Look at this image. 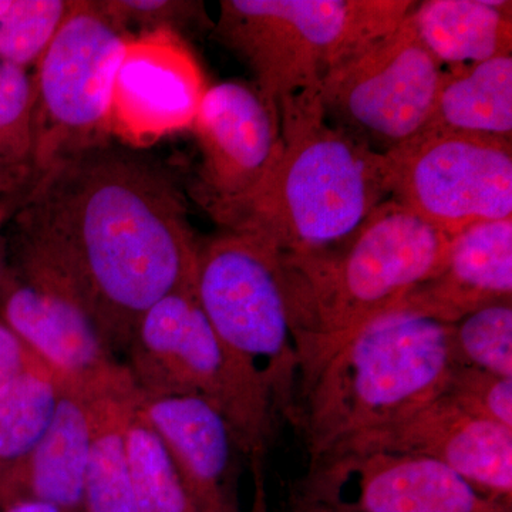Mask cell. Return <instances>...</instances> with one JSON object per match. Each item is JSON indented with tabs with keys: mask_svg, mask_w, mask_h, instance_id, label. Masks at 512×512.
I'll use <instances>...</instances> for the list:
<instances>
[{
	"mask_svg": "<svg viewBox=\"0 0 512 512\" xmlns=\"http://www.w3.org/2000/svg\"><path fill=\"white\" fill-rule=\"evenodd\" d=\"M15 211L18 274L67 293L114 353L158 301L194 291L200 242L183 194L134 148L107 140L60 158Z\"/></svg>",
	"mask_w": 512,
	"mask_h": 512,
	"instance_id": "6da1fadb",
	"label": "cell"
},
{
	"mask_svg": "<svg viewBox=\"0 0 512 512\" xmlns=\"http://www.w3.org/2000/svg\"><path fill=\"white\" fill-rule=\"evenodd\" d=\"M453 237L389 198L339 244L276 255L299 357L296 402L357 329L434 275Z\"/></svg>",
	"mask_w": 512,
	"mask_h": 512,
	"instance_id": "7a4b0ae2",
	"label": "cell"
},
{
	"mask_svg": "<svg viewBox=\"0 0 512 512\" xmlns=\"http://www.w3.org/2000/svg\"><path fill=\"white\" fill-rule=\"evenodd\" d=\"M451 335L453 323L399 306L357 329L296 402L311 463L440 397L456 367Z\"/></svg>",
	"mask_w": 512,
	"mask_h": 512,
	"instance_id": "3957f363",
	"label": "cell"
},
{
	"mask_svg": "<svg viewBox=\"0 0 512 512\" xmlns=\"http://www.w3.org/2000/svg\"><path fill=\"white\" fill-rule=\"evenodd\" d=\"M410 0H224L215 35L254 73L285 141L325 123L323 83L340 63L396 28Z\"/></svg>",
	"mask_w": 512,
	"mask_h": 512,
	"instance_id": "277c9868",
	"label": "cell"
},
{
	"mask_svg": "<svg viewBox=\"0 0 512 512\" xmlns=\"http://www.w3.org/2000/svg\"><path fill=\"white\" fill-rule=\"evenodd\" d=\"M389 198L384 154L325 121L285 141L278 164L251 194L207 210L225 231L295 256L339 244Z\"/></svg>",
	"mask_w": 512,
	"mask_h": 512,
	"instance_id": "5b68a950",
	"label": "cell"
},
{
	"mask_svg": "<svg viewBox=\"0 0 512 512\" xmlns=\"http://www.w3.org/2000/svg\"><path fill=\"white\" fill-rule=\"evenodd\" d=\"M124 353L138 393L200 397L227 417L251 460L264 456L282 419L274 396L217 335L194 291L171 293L148 309Z\"/></svg>",
	"mask_w": 512,
	"mask_h": 512,
	"instance_id": "8992f818",
	"label": "cell"
},
{
	"mask_svg": "<svg viewBox=\"0 0 512 512\" xmlns=\"http://www.w3.org/2000/svg\"><path fill=\"white\" fill-rule=\"evenodd\" d=\"M195 298L217 335L258 370L282 419L293 421L299 357L274 249L224 231L198 247Z\"/></svg>",
	"mask_w": 512,
	"mask_h": 512,
	"instance_id": "52a82bcc",
	"label": "cell"
},
{
	"mask_svg": "<svg viewBox=\"0 0 512 512\" xmlns=\"http://www.w3.org/2000/svg\"><path fill=\"white\" fill-rule=\"evenodd\" d=\"M130 35L99 2H72L33 76V171L109 140L114 83Z\"/></svg>",
	"mask_w": 512,
	"mask_h": 512,
	"instance_id": "ba28073f",
	"label": "cell"
},
{
	"mask_svg": "<svg viewBox=\"0 0 512 512\" xmlns=\"http://www.w3.org/2000/svg\"><path fill=\"white\" fill-rule=\"evenodd\" d=\"M447 74L407 15L328 74L323 83L325 119L387 153L423 128Z\"/></svg>",
	"mask_w": 512,
	"mask_h": 512,
	"instance_id": "9c48e42d",
	"label": "cell"
},
{
	"mask_svg": "<svg viewBox=\"0 0 512 512\" xmlns=\"http://www.w3.org/2000/svg\"><path fill=\"white\" fill-rule=\"evenodd\" d=\"M384 157L390 197L448 235L512 218V141L417 133Z\"/></svg>",
	"mask_w": 512,
	"mask_h": 512,
	"instance_id": "30bf717a",
	"label": "cell"
},
{
	"mask_svg": "<svg viewBox=\"0 0 512 512\" xmlns=\"http://www.w3.org/2000/svg\"><path fill=\"white\" fill-rule=\"evenodd\" d=\"M301 497L349 512H512L439 461L387 451L312 461Z\"/></svg>",
	"mask_w": 512,
	"mask_h": 512,
	"instance_id": "8fae6325",
	"label": "cell"
},
{
	"mask_svg": "<svg viewBox=\"0 0 512 512\" xmlns=\"http://www.w3.org/2000/svg\"><path fill=\"white\" fill-rule=\"evenodd\" d=\"M191 128L202 153L201 201L205 208L247 197L284 153L275 107L255 86L245 83L208 87Z\"/></svg>",
	"mask_w": 512,
	"mask_h": 512,
	"instance_id": "7c38bea8",
	"label": "cell"
},
{
	"mask_svg": "<svg viewBox=\"0 0 512 512\" xmlns=\"http://www.w3.org/2000/svg\"><path fill=\"white\" fill-rule=\"evenodd\" d=\"M2 322L64 383L109 390L134 383L92 318L49 282L8 271L0 291Z\"/></svg>",
	"mask_w": 512,
	"mask_h": 512,
	"instance_id": "4fadbf2b",
	"label": "cell"
},
{
	"mask_svg": "<svg viewBox=\"0 0 512 512\" xmlns=\"http://www.w3.org/2000/svg\"><path fill=\"white\" fill-rule=\"evenodd\" d=\"M345 451L429 457L484 494L512 504V430L471 416L444 394L404 419L360 434L326 454Z\"/></svg>",
	"mask_w": 512,
	"mask_h": 512,
	"instance_id": "5bb4252c",
	"label": "cell"
},
{
	"mask_svg": "<svg viewBox=\"0 0 512 512\" xmlns=\"http://www.w3.org/2000/svg\"><path fill=\"white\" fill-rule=\"evenodd\" d=\"M197 60L171 29L128 39L111 103V131L136 146L191 128L205 90Z\"/></svg>",
	"mask_w": 512,
	"mask_h": 512,
	"instance_id": "9a60e30c",
	"label": "cell"
},
{
	"mask_svg": "<svg viewBox=\"0 0 512 512\" xmlns=\"http://www.w3.org/2000/svg\"><path fill=\"white\" fill-rule=\"evenodd\" d=\"M137 413L163 440L197 512H239L238 480L247 456L231 423L194 396H144Z\"/></svg>",
	"mask_w": 512,
	"mask_h": 512,
	"instance_id": "2e32d148",
	"label": "cell"
},
{
	"mask_svg": "<svg viewBox=\"0 0 512 512\" xmlns=\"http://www.w3.org/2000/svg\"><path fill=\"white\" fill-rule=\"evenodd\" d=\"M505 299H512V218L458 232L434 275L394 306L456 323Z\"/></svg>",
	"mask_w": 512,
	"mask_h": 512,
	"instance_id": "e0dca14e",
	"label": "cell"
},
{
	"mask_svg": "<svg viewBox=\"0 0 512 512\" xmlns=\"http://www.w3.org/2000/svg\"><path fill=\"white\" fill-rule=\"evenodd\" d=\"M100 392L104 390L63 384L62 399L45 436L28 456L0 474L9 505L40 501L82 512L84 474L92 444L93 399Z\"/></svg>",
	"mask_w": 512,
	"mask_h": 512,
	"instance_id": "ac0fdd59",
	"label": "cell"
},
{
	"mask_svg": "<svg viewBox=\"0 0 512 512\" xmlns=\"http://www.w3.org/2000/svg\"><path fill=\"white\" fill-rule=\"evenodd\" d=\"M511 12L504 0H426L409 19L431 56L454 70L511 53Z\"/></svg>",
	"mask_w": 512,
	"mask_h": 512,
	"instance_id": "d6986e66",
	"label": "cell"
},
{
	"mask_svg": "<svg viewBox=\"0 0 512 512\" xmlns=\"http://www.w3.org/2000/svg\"><path fill=\"white\" fill-rule=\"evenodd\" d=\"M419 133L512 141V53L450 70Z\"/></svg>",
	"mask_w": 512,
	"mask_h": 512,
	"instance_id": "ffe728a7",
	"label": "cell"
},
{
	"mask_svg": "<svg viewBox=\"0 0 512 512\" xmlns=\"http://www.w3.org/2000/svg\"><path fill=\"white\" fill-rule=\"evenodd\" d=\"M136 399L134 383L94 396L92 444L84 474L82 512H138L124 439Z\"/></svg>",
	"mask_w": 512,
	"mask_h": 512,
	"instance_id": "44dd1931",
	"label": "cell"
},
{
	"mask_svg": "<svg viewBox=\"0 0 512 512\" xmlns=\"http://www.w3.org/2000/svg\"><path fill=\"white\" fill-rule=\"evenodd\" d=\"M63 380L39 362L0 389V474L28 456L52 424Z\"/></svg>",
	"mask_w": 512,
	"mask_h": 512,
	"instance_id": "7402d4cb",
	"label": "cell"
},
{
	"mask_svg": "<svg viewBox=\"0 0 512 512\" xmlns=\"http://www.w3.org/2000/svg\"><path fill=\"white\" fill-rule=\"evenodd\" d=\"M126 453L138 512H197L163 440L137 413L126 424Z\"/></svg>",
	"mask_w": 512,
	"mask_h": 512,
	"instance_id": "603a6c76",
	"label": "cell"
},
{
	"mask_svg": "<svg viewBox=\"0 0 512 512\" xmlns=\"http://www.w3.org/2000/svg\"><path fill=\"white\" fill-rule=\"evenodd\" d=\"M456 366L512 379V299L491 303L453 323Z\"/></svg>",
	"mask_w": 512,
	"mask_h": 512,
	"instance_id": "cb8c5ba5",
	"label": "cell"
},
{
	"mask_svg": "<svg viewBox=\"0 0 512 512\" xmlns=\"http://www.w3.org/2000/svg\"><path fill=\"white\" fill-rule=\"evenodd\" d=\"M70 6L67 0H9L0 18V59L25 69L37 64Z\"/></svg>",
	"mask_w": 512,
	"mask_h": 512,
	"instance_id": "d4e9b609",
	"label": "cell"
},
{
	"mask_svg": "<svg viewBox=\"0 0 512 512\" xmlns=\"http://www.w3.org/2000/svg\"><path fill=\"white\" fill-rule=\"evenodd\" d=\"M35 106V79L28 69L0 59V160L32 171Z\"/></svg>",
	"mask_w": 512,
	"mask_h": 512,
	"instance_id": "484cf974",
	"label": "cell"
},
{
	"mask_svg": "<svg viewBox=\"0 0 512 512\" xmlns=\"http://www.w3.org/2000/svg\"><path fill=\"white\" fill-rule=\"evenodd\" d=\"M443 394L471 416L512 430V379L456 366Z\"/></svg>",
	"mask_w": 512,
	"mask_h": 512,
	"instance_id": "4316f807",
	"label": "cell"
},
{
	"mask_svg": "<svg viewBox=\"0 0 512 512\" xmlns=\"http://www.w3.org/2000/svg\"><path fill=\"white\" fill-rule=\"evenodd\" d=\"M100 6L120 28L127 32L138 26L144 32L177 28L195 19L200 3L180 0H100Z\"/></svg>",
	"mask_w": 512,
	"mask_h": 512,
	"instance_id": "83f0119b",
	"label": "cell"
},
{
	"mask_svg": "<svg viewBox=\"0 0 512 512\" xmlns=\"http://www.w3.org/2000/svg\"><path fill=\"white\" fill-rule=\"evenodd\" d=\"M39 362L19 336L0 320V389Z\"/></svg>",
	"mask_w": 512,
	"mask_h": 512,
	"instance_id": "f1b7e54d",
	"label": "cell"
},
{
	"mask_svg": "<svg viewBox=\"0 0 512 512\" xmlns=\"http://www.w3.org/2000/svg\"><path fill=\"white\" fill-rule=\"evenodd\" d=\"M33 171L30 168L16 167L0 160V195L19 194L32 183Z\"/></svg>",
	"mask_w": 512,
	"mask_h": 512,
	"instance_id": "f546056e",
	"label": "cell"
},
{
	"mask_svg": "<svg viewBox=\"0 0 512 512\" xmlns=\"http://www.w3.org/2000/svg\"><path fill=\"white\" fill-rule=\"evenodd\" d=\"M252 468L255 474V498L249 512H268L265 500L264 477H262L261 458L252 460Z\"/></svg>",
	"mask_w": 512,
	"mask_h": 512,
	"instance_id": "4dcf8cb0",
	"label": "cell"
},
{
	"mask_svg": "<svg viewBox=\"0 0 512 512\" xmlns=\"http://www.w3.org/2000/svg\"><path fill=\"white\" fill-rule=\"evenodd\" d=\"M5 512H73L64 510L62 507L49 503H40V501H22L9 505Z\"/></svg>",
	"mask_w": 512,
	"mask_h": 512,
	"instance_id": "1f68e13d",
	"label": "cell"
},
{
	"mask_svg": "<svg viewBox=\"0 0 512 512\" xmlns=\"http://www.w3.org/2000/svg\"><path fill=\"white\" fill-rule=\"evenodd\" d=\"M291 512H349L342 510V508L332 507L316 501L306 500V498L299 497L293 504Z\"/></svg>",
	"mask_w": 512,
	"mask_h": 512,
	"instance_id": "d6a6232c",
	"label": "cell"
},
{
	"mask_svg": "<svg viewBox=\"0 0 512 512\" xmlns=\"http://www.w3.org/2000/svg\"><path fill=\"white\" fill-rule=\"evenodd\" d=\"M6 274H8V269L5 268L2 256H0V291H2V286L3 282H5Z\"/></svg>",
	"mask_w": 512,
	"mask_h": 512,
	"instance_id": "836d02e7",
	"label": "cell"
}]
</instances>
